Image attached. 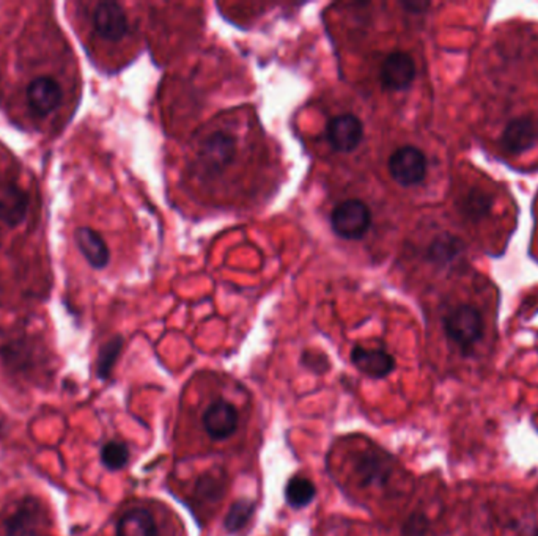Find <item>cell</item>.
Here are the masks:
<instances>
[{
  "label": "cell",
  "instance_id": "cell-1",
  "mask_svg": "<svg viewBox=\"0 0 538 536\" xmlns=\"http://www.w3.org/2000/svg\"><path fill=\"white\" fill-rule=\"evenodd\" d=\"M238 158V140L228 131L214 129L199 142L195 153V173L203 179L219 178Z\"/></svg>",
  "mask_w": 538,
  "mask_h": 536
},
{
  "label": "cell",
  "instance_id": "cell-2",
  "mask_svg": "<svg viewBox=\"0 0 538 536\" xmlns=\"http://www.w3.org/2000/svg\"><path fill=\"white\" fill-rule=\"evenodd\" d=\"M444 331L447 338L468 356L484 337L485 326L482 313L474 305H459L447 313L444 318Z\"/></svg>",
  "mask_w": 538,
  "mask_h": 536
},
{
  "label": "cell",
  "instance_id": "cell-3",
  "mask_svg": "<svg viewBox=\"0 0 538 536\" xmlns=\"http://www.w3.org/2000/svg\"><path fill=\"white\" fill-rule=\"evenodd\" d=\"M372 214L368 206L360 200H346L334 208L331 227L334 233L343 239H360L370 228Z\"/></svg>",
  "mask_w": 538,
  "mask_h": 536
},
{
  "label": "cell",
  "instance_id": "cell-4",
  "mask_svg": "<svg viewBox=\"0 0 538 536\" xmlns=\"http://www.w3.org/2000/svg\"><path fill=\"white\" fill-rule=\"evenodd\" d=\"M426 156L424 152L412 145L395 150L389 160V172L400 186H418L426 177Z\"/></svg>",
  "mask_w": 538,
  "mask_h": 536
},
{
  "label": "cell",
  "instance_id": "cell-5",
  "mask_svg": "<svg viewBox=\"0 0 538 536\" xmlns=\"http://www.w3.org/2000/svg\"><path fill=\"white\" fill-rule=\"evenodd\" d=\"M352 472L362 488L385 486L389 478L393 477V458L378 449H368L359 453L354 459Z\"/></svg>",
  "mask_w": 538,
  "mask_h": 536
},
{
  "label": "cell",
  "instance_id": "cell-6",
  "mask_svg": "<svg viewBox=\"0 0 538 536\" xmlns=\"http://www.w3.org/2000/svg\"><path fill=\"white\" fill-rule=\"evenodd\" d=\"M95 32L107 41H120L129 32L125 10L115 2H101L94 10Z\"/></svg>",
  "mask_w": 538,
  "mask_h": 536
},
{
  "label": "cell",
  "instance_id": "cell-7",
  "mask_svg": "<svg viewBox=\"0 0 538 536\" xmlns=\"http://www.w3.org/2000/svg\"><path fill=\"white\" fill-rule=\"evenodd\" d=\"M43 523V508L35 497L16 503L5 519L7 536H32Z\"/></svg>",
  "mask_w": 538,
  "mask_h": 536
},
{
  "label": "cell",
  "instance_id": "cell-8",
  "mask_svg": "<svg viewBox=\"0 0 538 536\" xmlns=\"http://www.w3.org/2000/svg\"><path fill=\"white\" fill-rule=\"evenodd\" d=\"M27 104L30 111L41 119L53 113L62 103L63 93L57 80L47 76H40L27 87Z\"/></svg>",
  "mask_w": 538,
  "mask_h": 536
},
{
  "label": "cell",
  "instance_id": "cell-9",
  "mask_svg": "<svg viewBox=\"0 0 538 536\" xmlns=\"http://www.w3.org/2000/svg\"><path fill=\"white\" fill-rule=\"evenodd\" d=\"M202 422L208 436L214 441H224L238 428V411L226 400H218L206 408Z\"/></svg>",
  "mask_w": 538,
  "mask_h": 536
},
{
  "label": "cell",
  "instance_id": "cell-10",
  "mask_svg": "<svg viewBox=\"0 0 538 536\" xmlns=\"http://www.w3.org/2000/svg\"><path fill=\"white\" fill-rule=\"evenodd\" d=\"M0 358L12 370H27L34 358L32 340L26 332L0 331Z\"/></svg>",
  "mask_w": 538,
  "mask_h": 536
},
{
  "label": "cell",
  "instance_id": "cell-11",
  "mask_svg": "<svg viewBox=\"0 0 538 536\" xmlns=\"http://www.w3.org/2000/svg\"><path fill=\"white\" fill-rule=\"evenodd\" d=\"M379 78L385 88L401 92L411 86L416 78V63L410 54L401 51L389 54L381 65Z\"/></svg>",
  "mask_w": 538,
  "mask_h": 536
},
{
  "label": "cell",
  "instance_id": "cell-12",
  "mask_svg": "<svg viewBox=\"0 0 538 536\" xmlns=\"http://www.w3.org/2000/svg\"><path fill=\"white\" fill-rule=\"evenodd\" d=\"M362 136H364L362 121L352 113L337 115L327 123V139L337 152H352L360 144Z\"/></svg>",
  "mask_w": 538,
  "mask_h": 536
},
{
  "label": "cell",
  "instance_id": "cell-13",
  "mask_svg": "<svg viewBox=\"0 0 538 536\" xmlns=\"http://www.w3.org/2000/svg\"><path fill=\"white\" fill-rule=\"evenodd\" d=\"M29 193L13 181L0 185V222L8 227L22 224L29 212Z\"/></svg>",
  "mask_w": 538,
  "mask_h": 536
},
{
  "label": "cell",
  "instance_id": "cell-14",
  "mask_svg": "<svg viewBox=\"0 0 538 536\" xmlns=\"http://www.w3.org/2000/svg\"><path fill=\"white\" fill-rule=\"evenodd\" d=\"M538 142V125L529 117H519L509 121L501 136V145L504 152L521 154L529 152Z\"/></svg>",
  "mask_w": 538,
  "mask_h": 536
},
{
  "label": "cell",
  "instance_id": "cell-15",
  "mask_svg": "<svg viewBox=\"0 0 538 536\" xmlns=\"http://www.w3.org/2000/svg\"><path fill=\"white\" fill-rule=\"evenodd\" d=\"M352 362L362 375L372 379H383L395 370V359L385 350H368L364 346H354Z\"/></svg>",
  "mask_w": 538,
  "mask_h": 536
},
{
  "label": "cell",
  "instance_id": "cell-16",
  "mask_svg": "<svg viewBox=\"0 0 538 536\" xmlns=\"http://www.w3.org/2000/svg\"><path fill=\"white\" fill-rule=\"evenodd\" d=\"M74 238H76L78 249L84 255V259L88 261V265L95 269L106 268L111 260V253H109L104 239L101 238V235L88 227H80L74 233Z\"/></svg>",
  "mask_w": 538,
  "mask_h": 536
},
{
  "label": "cell",
  "instance_id": "cell-17",
  "mask_svg": "<svg viewBox=\"0 0 538 536\" xmlns=\"http://www.w3.org/2000/svg\"><path fill=\"white\" fill-rule=\"evenodd\" d=\"M465 251L466 245L463 239L451 235V233H444V235H439L438 238L433 239L432 244L428 245L426 259L435 265H451L459 257H461Z\"/></svg>",
  "mask_w": 538,
  "mask_h": 536
},
{
  "label": "cell",
  "instance_id": "cell-18",
  "mask_svg": "<svg viewBox=\"0 0 538 536\" xmlns=\"http://www.w3.org/2000/svg\"><path fill=\"white\" fill-rule=\"evenodd\" d=\"M117 536H158V529L150 511L136 508L120 517Z\"/></svg>",
  "mask_w": 538,
  "mask_h": 536
},
{
  "label": "cell",
  "instance_id": "cell-19",
  "mask_svg": "<svg viewBox=\"0 0 538 536\" xmlns=\"http://www.w3.org/2000/svg\"><path fill=\"white\" fill-rule=\"evenodd\" d=\"M492 206L494 199L492 194L480 187H472L459 202V211L463 218L471 220L472 224H478L492 214Z\"/></svg>",
  "mask_w": 538,
  "mask_h": 536
},
{
  "label": "cell",
  "instance_id": "cell-20",
  "mask_svg": "<svg viewBox=\"0 0 538 536\" xmlns=\"http://www.w3.org/2000/svg\"><path fill=\"white\" fill-rule=\"evenodd\" d=\"M227 484L228 478L224 470H208L195 483V499L206 505L220 502L226 494Z\"/></svg>",
  "mask_w": 538,
  "mask_h": 536
},
{
  "label": "cell",
  "instance_id": "cell-21",
  "mask_svg": "<svg viewBox=\"0 0 538 536\" xmlns=\"http://www.w3.org/2000/svg\"><path fill=\"white\" fill-rule=\"evenodd\" d=\"M315 496H317V488L309 478L296 475L288 480L286 488V500L294 510H301L307 505H310Z\"/></svg>",
  "mask_w": 538,
  "mask_h": 536
},
{
  "label": "cell",
  "instance_id": "cell-22",
  "mask_svg": "<svg viewBox=\"0 0 538 536\" xmlns=\"http://www.w3.org/2000/svg\"><path fill=\"white\" fill-rule=\"evenodd\" d=\"M253 513H255V502L251 499H239L236 502H233L224 521L227 532L238 533L239 530L246 527Z\"/></svg>",
  "mask_w": 538,
  "mask_h": 536
},
{
  "label": "cell",
  "instance_id": "cell-23",
  "mask_svg": "<svg viewBox=\"0 0 538 536\" xmlns=\"http://www.w3.org/2000/svg\"><path fill=\"white\" fill-rule=\"evenodd\" d=\"M129 461V449L127 444L119 441H109L101 449V463L111 472H117L127 466Z\"/></svg>",
  "mask_w": 538,
  "mask_h": 536
},
{
  "label": "cell",
  "instance_id": "cell-24",
  "mask_svg": "<svg viewBox=\"0 0 538 536\" xmlns=\"http://www.w3.org/2000/svg\"><path fill=\"white\" fill-rule=\"evenodd\" d=\"M121 348H123V338L121 337H113L106 344H103L100 354H98V367H96L98 377L107 379V377L111 376L113 365H115L117 359H119Z\"/></svg>",
  "mask_w": 538,
  "mask_h": 536
},
{
  "label": "cell",
  "instance_id": "cell-25",
  "mask_svg": "<svg viewBox=\"0 0 538 536\" xmlns=\"http://www.w3.org/2000/svg\"><path fill=\"white\" fill-rule=\"evenodd\" d=\"M430 530V519L424 513H412L403 524V535L426 536Z\"/></svg>",
  "mask_w": 538,
  "mask_h": 536
},
{
  "label": "cell",
  "instance_id": "cell-26",
  "mask_svg": "<svg viewBox=\"0 0 538 536\" xmlns=\"http://www.w3.org/2000/svg\"><path fill=\"white\" fill-rule=\"evenodd\" d=\"M403 7H405L406 10H412L414 13H422L424 10L430 7V4H422V2H416V4H414V2H410V4H403Z\"/></svg>",
  "mask_w": 538,
  "mask_h": 536
},
{
  "label": "cell",
  "instance_id": "cell-27",
  "mask_svg": "<svg viewBox=\"0 0 538 536\" xmlns=\"http://www.w3.org/2000/svg\"><path fill=\"white\" fill-rule=\"evenodd\" d=\"M518 536H538V525L531 524L518 530Z\"/></svg>",
  "mask_w": 538,
  "mask_h": 536
}]
</instances>
